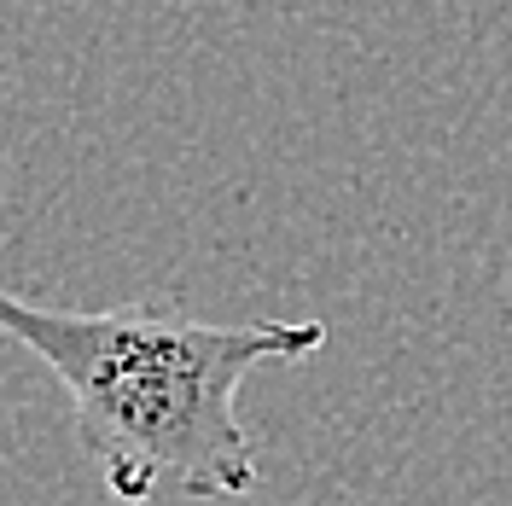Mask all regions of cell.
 Instances as JSON below:
<instances>
[{"instance_id": "cell-1", "label": "cell", "mask_w": 512, "mask_h": 506, "mask_svg": "<svg viewBox=\"0 0 512 506\" xmlns=\"http://www.w3.org/2000/svg\"><path fill=\"white\" fill-rule=\"evenodd\" d=\"M0 332L70 390L76 437L128 506L163 489L239 501L256 489V443L239 419L251 367L326 344L320 320H192L163 303L47 309L0 291Z\"/></svg>"}]
</instances>
